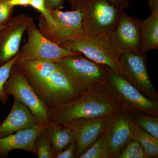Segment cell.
Returning <instances> with one entry per match:
<instances>
[{"label":"cell","instance_id":"ba28073f","mask_svg":"<svg viewBox=\"0 0 158 158\" xmlns=\"http://www.w3.org/2000/svg\"><path fill=\"white\" fill-rule=\"evenodd\" d=\"M51 14L56 25L48 24L42 15L38 17V30L48 39L59 46L66 41L85 36L82 28L81 12L78 10H52Z\"/></svg>","mask_w":158,"mask_h":158},{"label":"cell","instance_id":"4dcf8cb0","mask_svg":"<svg viewBox=\"0 0 158 158\" xmlns=\"http://www.w3.org/2000/svg\"><path fill=\"white\" fill-rule=\"evenodd\" d=\"M148 6L151 11L158 8V0H148Z\"/></svg>","mask_w":158,"mask_h":158},{"label":"cell","instance_id":"5bb4252c","mask_svg":"<svg viewBox=\"0 0 158 158\" xmlns=\"http://www.w3.org/2000/svg\"><path fill=\"white\" fill-rule=\"evenodd\" d=\"M107 118L76 119L61 124L73 133L77 144L76 158H79L101 135Z\"/></svg>","mask_w":158,"mask_h":158},{"label":"cell","instance_id":"2e32d148","mask_svg":"<svg viewBox=\"0 0 158 158\" xmlns=\"http://www.w3.org/2000/svg\"><path fill=\"white\" fill-rule=\"evenodd\" d=\"M14 98L10 113L0 125V138L31 128L39 124L29 108L17 98Z\"/></svg>","mask_w":158,"mask_h":158},{"label":"cell","instance_id":"277c9868","mask_svg":"<svg viewBox=\"0 0 158 158\" xmlns=\"http://www.w3.org/2000/svg\"><path fill=\"white\" fill-rule=\"evenodd\" d=\"M56 62L81 94L106 85L109 67L82 55L69 56Z\"/></svg>","mask_w":158,"mask_h":158},{"label":"cell","instance_id":"30bf717a","mask_svg":"<svg viewBox=\"0 0 158 158\" xmlns=\"http://www.w3.org/2000/svg\"><path fill=\"white\" fill-rule=\"evenodd\" d=\"M27 40L18 53L17 60H48L57 62L69 56L81 55L66 49L48 39L32 22L27 29Z\"/></svg>","mask_w":158,"mask_h":158},{"label":"cell","instance_id":"44dd1931","mask_svg":"<svg viewBox=\"0 0 158 158\" xmlns=\"http://www.w3.org/2000/svg\"><path fill=\"white\" fill-rule=\"evenodd\" d=\"M36 155L38 158H54V152L45 129L37 137L35 141Z\"/></svg>","mask_w":158,"mask_h":158},{"label":"cell","instance_id":"4fadbf2b","mask_svg":"<svg viewBox=\"0 0 158 158\" xmlns=\"http://www.w3.org/2000/svg\"><path fill=\"white\" fill-rule=\"evenodd\" d=\"M141 21L127 14L124 9L120 11L116 27L109 34L114 45L122 53H141Z\"/></svg>","mask_w":158,"mask_h":158},{"label":"cell","instance_id":"d6986e66","mask_svg":"<svg viewBox=\"0 0 158 158\" xmlns=\"http://www.w3.org/2000/svg\"><path fill=\"white\" fill-rule=\"evenodd\" d=\"M134 139L137 140L141 144L147 158L158 157V139L153 137L138 126Z\"/></svg>","mask_w":158,"mask_h":158},{"label":"cell","instance_id":"83f0119b","mask_svg":"<svg viewBox=\"0 0 158 158\" xmlns=\"http://www.w3.org/2000/svg\"><path fill=\"white\" fill-rule=\"evenodd\" d=\"M65 1V0H45L46 5L50 11L63 9Z\"/></svg>","mask_w":158,"mask_h":158},{"label":"cell","instance_id":"1f68e13d","mask_svg":"<svg viewBox=\"0 0 158 158\" xmlns=\"http://www.w3.org/2000/svg\"><path fill=\"white\" fill-rule=\"evenodd\" d=\"M67 1H68V2H71L72 1H73V0H67Z\"/></svg>","mask_w":158,"mask_h":158},{"label":"cell","instance_id":"3957f363","mask_svg":"<svg viewBox=\"0 0 158 158\" xmlns=\"http://www.w3.org/2000/svg\"><path fill=\"white\" fill-rule=\"evenodd\" d=\"M72 10L81 12L82 28L86 36L108 33L116 27L120 11L108 0H73Z\"/></svg>","mask_w":158,"mask_h":158},{"label":"cell","instance_id":"7a4b0ae2","mask_svg":"<svg viewBox=\"0 0 158 158\" xmlns=\"http://www.w3.org/2000/svg\"><path fill=\"white\" fill-rule=\"evenodd\" d=\"M123 109L106 85L70 102L49 109L50 121L61 124L71 120L108 117Z\"/></svg>","mask_w":158,"mask_h":158},{"label":"cell","instance_id":"9a60e30c","mask_svg":"<svg viewBox=\"0 0 158 158\" xmlns=\"http://www.w3.org/2000/svg\"><path fill=\"white\" fill-rule=\"evenodd\" d=\"M45 127L38 124L31 128L0 138V158H7L14 150H23L36 155L35 141Z\"/></svg>","mask_w":158,"mask_h":158},{"label":"cell","instance_id":"f546056e","mask_svg":"<svg viewBox=\"0 0 158 158\" xmlns=\"http://www.w3.org/2000/svg\"><path fill=\"white\" fill-rule=\"evenodd\" d=\"M31 0H9V4L12 7L20 6L27 7L30 6Z\"/></svg>","mask_w":158,"mask_h":158},{"label":"cell","instance_id":"4316f807","mask_svg":"<svg viewBox=\"0 0 158 158\" xmlns=\"http://www.w3.org/2000/svg\"><path fill=\"white\" fill-rule=\"evenodd\" d=\"M77 144L73 140L69 144L65 149L59 153H56L54 158H76Z\"/></svg>","mask_w":158,"mask_h":158},{"label":"cell","instance_id":"5b68a950","mask_svg":"<svg viewBox=\"0 0 158 158\" xmlns=\"http://www.w3.org/2000/svg\"><path fill=\"white\" fill-rule=\"evenodd\" d=\"M60 46L78 52L94 62L106 65L119 73V59L122 52L113 43L109 33L94 36L85 35L64 42Z\"/></svg>","mask_w":158,"mask_h":158},{"label":"cell","instance_id":"603a6c76","mask_svg":"<svg viewBox=\"0 0 158 158\" xmlns=\"http://www.w3.org/2000/svg\"><path fill=\"white\" fill-rule=\"evenodd\" d=\"M115 158H147L141 144L133 139L123 148Z\"/></svg>","mask_w":158,"mask_h":158},{"label":"cell","instance_id":"cb8c5ba5","mask_svg":"<svg viewBox=\"0 0 158 158\" xmlns=\"http://www.w3.org/2000/svg\"><path fill=\"white\" fill-rule=\"evenodd\" d=\"M79 158H108L103 134Z\"/></svg>","mask_w":158,"mask_h":158},{"label":"cell","instance_id":"8fae6325","mask_svg":"<svg viewBox=\"0 0 158 158\" xmlns=\"http://www.w3.org/2000/svg\"><path fill=\"white\" fill-rule=\"evenodd\" d=\"M145 57V55L135 52L122 53L119 73L144 96L158 102V92L148 75Z\"/></svg>","mask_w":158,"mask_h":158},{"label":"cell","instance_id":"f1b7e54d","mask_svg":"<svg viewBox=\"0 0 158 158\" xmlns=\"http://www.w3.org/2000/svg\"><path fill=\"white\" fill-rule=\"evenodd\" d=\"M113 6L118 9H126L129 5L130 0H108Z\"/></svg>","mask_w":158,"mask_h":158},{"label":"cell","instance_id":"ac0fdd59","mask_svg":"<svg viewBox=\"0 0 158 158\" xmlns=\"http://www.w3.org/2000/svg\"><path fill=\"white\" fill-rule=\"evenodd\" d=\"M55 154L60 152L74 140V136L70 129L62 125L49 121L45 127Z\"/></svg>","mask_w":158,"mask_h":158},{"label":"cell","instance_id":"7c38bea8","mask_svg":"<svg viewBox=\"0 0 158 158\" xmlns=\"http://www.w3.org/2000/svg\"><path fill=\"white\" fill-rule=\"evenodd\" d=\"M33 21L31 16L21 13L0 27V65L17 55L23 36Z\"/></svg>","mask_w":158,"mask_h":158},{"label":"cell","instance_id":"52a82bcc","mask_svg":"<svg viewBox=\"0 0 158 158\" xmlns=\"http://www.w3.org/2000/svg\"><path fill=\"white\" fill-rule=\"evenodd\" d=\"M4 90L8 96L17 98L27 107L39 124L45 126L50 121L49 108L41 99L27 77L16 63L11 68L10 76L6 82Z\"/></svg>","mask_w":158,"mask_h":158},{"label":"cell","instance_id":"8992f818","mask_svg":"<svg viewBox=\"0 0 158 158\" xmlns=\"http://www.w3.org/2000/svg\"><path fill=\"white\" fill-rule=\"evenodd\" d=\"M106 86L124 110L158 117V102L144 96L122 75L108 68Z\"/></svg>","mask_w":158,"mask_h":158},{"label":"cell","instance_id":"9c48e42d","mask_svg":"<svg viewBox=\"0 0 158 158\" xmlns=\"http://www.w3.org/2000/svg\"><path fill=\"white\" fill-rule=\"evenodd\" d=\"M138 125L134 114L122 109L108 117L103 132L108 158L116 156L133 139Z\"/></svg>","mask_w":158,"mask_h":158},{"label":"cell","instance_id":"e0dca14e","mask_svg":"<svg viewBox=\"0 0 158 158\" xmlns=\"http://www.w3.org/2000/svg\"><path fill=\"white\" fill-rule=\"evenodd\" d=\"M141 54L158 49V8L154 9L146 19L141 21Z\"/></svg>","mask_w":158,"mask_h":158},{"label":"cell","instance_id":"7402d4cb","mask_svg":"<svg viewBox=\"0 0 158 158\" xmlns=\"http://www.w3.org/2000/svg\"><path fill=\"white\" fill-rule=\"evenodd\" d=\"M18 58V54L9 62L0 65V101L4 105L8 103L9 96L6 94L4 90L6 82L8 81L11 68L15 64Z\"/></svg>","mask_w":158,"mask_h":158},{"label":"cell","instance_id":"d4e9b609","mask_svg":"<svg viewBox=\"0 0 158 158\" xmlns=\"http://www.w3.org/2000/svg\"><path fill=\"white\" fill-rule=\"evenodd\" d=\"M30 6L40 12L48 24L56 26V23L51 13L50 10L47 7L45 0H31Z\"/></svg>","mask_w":158,"mask_h":158},{"label":"cell","instance_id":"ffe728a7","mask_svg":"<svg viewBox=\"0 0 158 158\" xmlns=\"http://www.w3.org/2000/svg\"><path fill=\"white\" fill-rule=\"evenodd\" d=\"M137 125L142 129L158 139V117L138 113L134 114Z\"/></svg>","mask_w":158,"mask_h":158},{"label":"cell","instance_id":"6da1fadb","mask_svg":"<svg viewBox=\"0 0 158 158\" xmlns=\"http://www.w3.org/2000/svg\"><path fill=\"white\" fill-rule=\"evenodd\" d=\"M15 63L49 109L65 104L82 95L57 62L48 60H17Z\"/></svg>","mask_w":158,"mask_h":158},{"label":"cell","instance_id":"484cf974","mask_svg":"<svg viewBox=\"0 0 158 158\" xmlns=\"http://www.w3.org/2000/svg\"><path fill=\"white\" fill-rule=\"evenodd\" d=\"M9 0H0V27L5 24L13 17L14 7L9 2Z\"/></svg>","mask_w":158,"mask_h":158}]
</instances>
